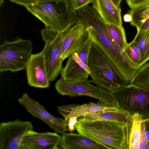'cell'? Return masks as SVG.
<instances>
[{
    "instance_id": "obj_4",
    "label": "cell",
    "mask_w": 149,
    "mask_h": 149,
    "mask_svg": "<svg viewBox=\"0 0 149 149\" xmlns=\"http://www.w3.org/2000/svg\"><path fill=\"white\" fill-rule=\"evenodd\" d=\"M25 7L42 22L45 28L55 31H64L80 19L77 13L67 11L60 0H52Z\"/></svg>"
},
{
    "instance_id": "obj_32",
    "label": "cell",
    "mask_w": 149,
    "mask_h": 149,
    "mask_svg": "<svg viewBox=\"0 0 149 149\" xmlns=\"http://www.w3.org/2000/svg\"><path fill=\"white\" fill-rule=\"evenodd\" d=\"M123 19L125 22H130L132 20V17L129 14H127L124 15Z\"/></svg>"
},
{
    "instance_id": "obj_33",
    "label": "cell",
    "mask_w": 149,
    "mask_h": 149,
    "mask_svg": "<svg viewBox=\"0 0 149 149\" xmlns=\"http://www.w3.org/2000/svg\"><path fill=\"white\" fill-rule=\"evenodd\" d=\"M118 8H120V4L122 0H111Z\"/></svg>"
},
{
    "instance_id": "obj_2",
    "label": "cell",
    "mask_w": 149,
    "mask_h": 149,
    "mask_svg": "<svg viewBox=\"0 0 149 149\" xmlns=\"http://www.w3.org/2000/svg\"><path fill=\"white\" fill-rule=\"evenodd\" d=\"M125 123L104 120L77 121L75 127L78 133L103 146L106 149H126Z\"/></svg>"
},
{
    "instance_id": "obj_16",
    "label": "cell",
    "mask_w": 149,
    "mask_h": 149,
    "mask_svg": "<svg viewBox=\"0 0 149 149\" xmlns=\"http://www.w3.org/2000/svg\"><path fill=\"white\" fill-rule=\"evenodd\" d=\"M91 3L92 7L106 23L122 26L121 8H117L111 0H92Z\"/></svg>"
},
{
    "instance_id": "obj_26",
    "label": "cell",
    "mask_w": 149,
    "mask_h": 149,
    "mask_svg": "<svg viewBox=\"0 0 149 149\" xmlns=\"http://www.w3.org/2000/svg\"><path fill=\"white\" fill-rule=\"evenodd\" d=\"M131 9H136L149 4V0H126Z\"/></svg>"
},
{
    "instance_id": "obj_22",
    "label": "cell",
    "mask_w": 149,
    "mask_h": 149,
    "mask_svg": "<svg viewBox=\"0 0 149 149\" xmlns=\"http://www.w3.org/2000/svg\"><path fill=\"white\" fill-rule=\"evenodd\" d=\"M134 85L149 91V63L144 64L130 82Z\"/></svg>"
},
{
    "instance_id": "obj_15",
    "label": "cell",
    "mask_w": 149,
    "mask_h": 149,
    "mask_svg": "<svg viewBox=\"0 0 149 149\" xmlns=\"http://www.w3.org/2000/svg\"><path fill=\"white\" fill-rule=\"evenodd\" d=\"M61 78L66 80L74 81L88 79L92 74L88 66L79 56L76 52L68 57L66 65L61 72Z\"/></svg>"
},
{
    "instance_id": "obj_24",
    "label": "cell",
    "mask_w": 149,
    "mask_h": 149,
    "mask_svg": "<svg viewBox=\"0 0 149 149\" xmlns=\"http://www.w3.org/2000/svg\"><path fill=\"white\" fill-rule=\"evenodd\" d=\"M139 149H149V124L148 119L143 118Z\"/></svg>"
},
{
    "instance_id": "obj_34",
    "label": "cell",
    "mask_w": 149,
    "mask_h": 149,
    "mask_svg": "<svg viewBox=\"0 0 149 149\" xmlns=\"http://www.w3.org/2000/svg\"><path fill=\"white\" fill-rule=\"evenodd\" d=\"M4 0H0V5L2 7V5L4 2Z\"/></svg>"
},
{
    "instance_id": "obj_30",
    "label": "cell",
    "mask_w": 149,
    "mask_h": 149,
    "mask_svg": "<svg viewBox=\"0 0 149 149\" xmlns=\"http://www.w3.org/2000/svg\"><path fill=\"white\" fill-rule=\"evenodd\" d=\"M136 27L137 31L149 30V18L143 20Z\"/></svg>"
},
{
    "instance_id": "obj_27",
    "label": "cell",
    "mask_w": 149,
    "mask_h": 149,
    "mask_svg": "<svg viewBox=\"0 0 149 149\" xmlns=\"http://www.w3.org/2000/svg\"><path fill=\"white\" fill-rule=\"evenodd\" d=\"M11 2H14L25 7L52 0H9Z\"/></svg>"
},
{
    "instance_id": "obj_6",
    "label": "cell",
    "mask_w": 149,
    "mask_h": 149,
    "mask_svg": "<svg viewBox=\"0 0 149 149\" xmlns=\"http://www.w3.org/2000/svg\"><path fill=\"white\" fill-rule=\"evenodd\" d=\"M71 26L62 31L45 27L41 31L42 37L45 42L41 52L45 56L47 72L50 82L55 80L63 68L61 59L62 47Z\"/></svg>"
},
{
    "instance_id": "obj_21",
    "label": "cell",
    "mask_w": 149,
    "mask_h": 149,
    "mask_svg": "<svg viewBox=\"0 0 149 149\" xmlns=\"http://www.w3.org/2000/svg\"><path fill=\"white\" fill-rule=\"evenodd\" d=\"M108 32L114 41L123 50L127 47L128 43L124 28L123 26L116 25L106 22Z\"/></svg>"
},
{
    "instance_id": "obj_19",
    "label": "cell",
    "mask_w": 149,
    "mask_h": 149,
    "mask_svg": "<svg viewBox=\"0 0 149 149\" xmlns=\"http://www.w3.org/2000/svg\"><path fill=\"white\" fill-rule=\"evenodd\" d=\"M122 110L90 114L81 117L77 121L91 122L99 120H109L125 123L130 115Z\"/></svg>"
},
{
    "instance_id": "obj_14",
    "label": "cell",
    "mask_w": 149,
    "mask_h": 149,
    "mask_svg": "<svg viewBox=\"0 0 149 149\" xmlns=\"http://www.w3.org/2000/svg\"><path fill=\"white\" fill-rule=\"evenodd\" d=\"M57 132L39 133L31 130L27 131L22 140L19 149L58 148L61 136Z\"/></svg>"
},
{
    "instance_id": "obj_35",
    "label": "cell",
    "mask_w": 149,
    "mask_h": 149,
    "mask_svg": "<svg viewBox=\"0 0 149 149\" xmlns=\"http://www.w3.org/2000/svg\"><path fill=\"white\" fill-rule=\"evenodd\" d=\"M148 122H149V117L148 118Z\"/></svg>"
},
{
    "instance_id": "obj_3",
    "label": "cell",
    "mask_w": 149,
    "mask_h": 149,
    "mask_svg": "<svg viewBox=\"0 0 149 149\" xmlns=\"http://www.w3.org/2000/svg\"><path fill=\"white\" fill-rule=\"evenodd\" d=\"M88 65L93 76L89 82L107 91L130 85L112 61L93 41L89 52Z\"/></svg>"
},
{
    "instance_id": "obj_23",
    "label": "cell",
    "mask_w": 149,
    "mask_h": 149,
    "mask_svg": "<svg viewBox=\"0 0 149 149\" xmlns=\"http://www.w3.org/2000/svg\"><path fill=\"white\" fill-rule=\"evenodd\" d=\"M132 17L130 24L136 27L143 20L149 18V4L129 11Z\"/></svg>"
},
{
    "instance_id": "obj_1",
    "label": "cell",
    "mask_w": 149,
    "mask_h": 149,
    "mask_svg": "<svg viewBox=\"0 0 149 149\" xmlns=\"http://www.w3.org/2000/svg\"><path fill=\"white\" fill-rule=\"evenodd\" d=\"M76 12L93 41L112 61L122 77L130 83L140 67L112 39L106 22L92 6L88 5Z\"/></svg>"
},
{
    "instance_id": "obj_11",
    "label": "cell",
    "mask_w": 149,
    "mask_h": 149,
    "mask_svg": "<svg viewBox=\"0 0 149 149\" xmlns=\"http://www.w3.org/2000/svg\"><path fill=\"white\" fill-rule=\"evenodd\" d=\"M90 37L81 19L70 27L69 32L63 43L61 59L63 61L84 46Z\"/></svg>"
},
{
    "instance_id": "obj_9",
    "label": "cell",
    "mask_w": 149,
    "mask_h": 149,
    "mask_svg": "<svg viewBox=\"0 0 149 149\" xmlns=\"http://www.w3.org/2000/svg\"><path fill=\"white\" fill-rule=\"evenodd\" d=\"M30 121H14L0 124V149H19L23 137L28 131L33 129Z\"/></svg>"
},
{
    "instance_id": "obj_29",
    "label": "cell",
    "mask_w": 149,
    "mask_h": 149,
    "mask_svg": "<svg viewBox=\"0 0 149 149\" xmlns=\"http://www.w3.org/2000/svg\"><path fill=\"white\" fill-rule=\"evenodd\" d=\"M78 117L76 116L70 118L68 120V131L70 133L74 131L75 129V125L77 121Z\"/></svg>"
},
{
    "instance_id": "obj_18",
    "label": "cell",
    "mask_w": 149,
    "mask_h": 149,
    "mask_svg": "<svg viewBox=\"0 0 149 149\" xmlns=\"http://www.w3.org/2000/svg\"><path fill=\"white\" fill-rule=\"evenodd\" d=\"M59 145L64 149H106L103 146L79 133L65 132Z\"/></svg>"
},
{
    "instance_id": "obj_13",
    "label": "cell",
    "mask_w": 149,
    "mask_h": 149,
    "mask_svg": "<svg viewBox=\"0 0 149 149\" xmlns=\"http://www.w3.org/2000/svg\"><path fill=\"white\" fill-rule=\"evenodd\" d=\"M57 109L67 121L73 117H83L90 114L122 109L119 107L109 105L99 100L96 103L90 102L83 104H70L58 107Z\"/></svg>"
},
{
    "instance_id": "obj_7",
    "label": "cell",
    "mask_w": 149,
    "mask_h": 149,
    "mask_svg": "<svg viewBox=\"0 0 149 149\" xmlns=\"http://www.w3.org/2000/svg\"><path fill=\"white\" fill-rule=\"evenodd\" d=\"M32 50L29 40L19 38L13 42L4 41L0 46V72L26 69Z\"/></svg>"
},
{
    "instance_id": "obj_5",
    "label": "cell",
    "mask_w": 149,
    "mask_h": 149,
    "mask_svg": "<svg viewBox=\"0 0 149 149\" xmlns=\"http://www.w3.org/2000/svg\"><path fill=\"white\" fill-rule=\"evenodd\" d=\"M114 102L131 114H137L143 119L149 116V91L133 85L109 91Z\"/></svg>"
},
{
    "instance_id": "obj_20",
    "label": "cell",
    "mask_w": 149,
    "mask_h": 149,
    "mask_svg": "<svg viewBox=\"0 0 149 149\" xmlns=\"http://www.w3.org/2000/svg\"><path fill=\"white\" fill-rule=\"evenodd\" d=\"M137 31L133 40L139 50L140 59L138 65L140 67L149 60V30Z\"/></svg>"
},
{
    "instance_id": "obj_17",
    "label": "cell",
    "mask_w": 149,
    "mask_h": 149,
    "mask_svg": "<svg viewBox=\"0 0 149 149\" xmlns=\"http://www.w3.org/2000/svg\"><path fill=\"white\" fill-rule=\"evenodd\" d=\"M143 118L137 114H130L125 125L126 149H139Z\"/></svg>"
},
{
    "instance_id": "obj_12",
    "label": "cell",
    "mask_w": 149,
    "mask_h": 149,
    "mask_svg": "<svg viewBox=\"0 0 149 149\" xmlns=\"http://www.w3.org/2000/svg\"><path fill=\"white\" fill-rule=\"evenodd\" d=\"M28 84L36 88H48L50 86L47 72L44 56L42 52L31 54L26 68Z\"/></svg>"
},
{
    "instance_id": "obj_28",
    "label": "cell",
    "mask_w": 149,
    "mask_h": 149,
    "mask_svg": "<svg viewBox=\"0 0 149 149\" xmlns=\"http://www.w3.org/2000/svg\"><path fill=\"white\" fill-rule=\"evenodd\" d=\"M92 0H74L73 6L74 10L76 11L88 5L91 3Z\"/></svg>"
},
{
    "instance_id": "obj_10",
    "label": "cell",
    "mask_w": 149,
    "mask_h": 149,
    "mask_svg": "<svg viewBox=\"0 0 149 149\" xmlns=\"http://www.w3.org/2000/svg\"><path fill=\"white\" fill-rule=\"evenodd\" d=\"M18 101L33 116L45 122L56 132L62 134L68 131V121L64 119L52 115L46 110L44 107L26 93L24 94Z\"/></svg>"
},
{
    "instance_id": "obj_25",
    "label": "cell",
    "mask_w": 149,
    "mask_h": 149,
    "mask_svg": "<svg viewBox=\"0 0 149 149\" xmlns=\"http://www.w3.org/2000/svg\"><path fill=\"white\" fill-rule=\"evenodd\" d=\"M124 51L132 61L138 65L139 61L140 53L138 46L135 42L133 40L128 44Z\"/></svg>"
},
{
    "instance_id": "obj_31",
    "label": "cell",
    "mask_w": 149,
    "mask_h": 149,
    "mask_svg": "<svg viewBox=\"0 0 149 149\" xmlns=\"http://www.w3.org/2000/svg\"><path fill=\"white\" fill-rule=\"evenodd\" d=\"M65 5L66 10L74 13H77L74 9L73 6L74 0H60Z\"/></svg>"
},
{
    "instance_id": "obj_8",
    "label": "cell",
    "mask_w": 149,
    "mask_h": 149,
    "mask_svg": "<svg viewBox=\"0 0 149 149\" xmlns=\"http://www.w3.org/2000/svg\"><path fill=\"white\" fill-rule=\"evenodd\" d=\"M90 83L88 79L71 81L61 78L57 81L55 87L59 93L63 96L71 97L88 96L97 99L109 105L119 107L109 92Z\"/></svg>"
}]
</instances>
